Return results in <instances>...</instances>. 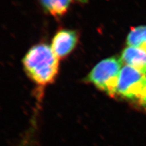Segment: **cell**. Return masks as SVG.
<instances>
[{"instance_id": "7", "label": "cell", "mask_w": 146, "mask_h": 146, "mask_svg": "<svg viewBox=\"0 0 146 146\" xmlns=\"http://www.w3.org/2000/svg\"><path fill=\"white\" fill-rule=\"evenodd\" d=\"M128 46L141 47L146 50V26L135 27L127 37Z\"/></svg>"}, {"instance_id": "5", "label": "cell", "mask_w": 146, "mask_h": 146, "mask_svg": "<svg viewBox=\"0 0 146 146\" xmlns=\"http://www.w3.org/2000/svg\"><path fill=\"white\" fill-rule=\"evenodd\" d=\"M120 60L126 66L132 67L146 74V50L128 46L122 52Z\"/></svg>"}, {"instance_id": "4", "label": "cell", "mask_w": 146, "mask_h": 146, "mask_svg": "<svg viewBox=\"0 0 146 146\" xmlns=\"http://www.w3.org/2000/svg\"><path fill=\"white\" fill-rule=\"evenodd\" d=\"M78 36L75 31L61 29L58 31L52 39V49L59 60L68 56L75 49Z\"/></svg>"}, {"instance_id": "2", "label": "cell", "mask_w": 146, "mask_h": 146, "mask_svg": "<svg viewBox=\"0 0 146 146\" xmlns=\"http://www.w3.org/2000/svg\"><path fill=\"white\" fill-rule=\"evenodd\" d=\"M123 64L120 58L115 56L102 60L89 73L87 81L109 96H116L118 82Z\"/></svg>"}, {"instance_id": "8", "label": "cell", "mask_w": 146, "mask_h": 146, "mask_svg": "<svg viewBox=\"0 0 146 146\" xmlns=\"http://www.w3.org/2000/svg\"><path fill=\"white\" fill-rule=\"evenodd\" d=\"M138 102L140 104L141 106H143L146 110V85L139 100H138Z\"/></svg>"}, {"instance_id": "1", "label": "cell", "mask_w": 146, "mask_h": 146, "mask_svg": "<svg viewBox=\"0 0 146 146\" xmlns=\"http://www.w3.org/2000/svg\"><path fill=\"white\" fill-rule=\"evenodd\" d=\"M59 59L51 45L40 43L33 46L25 54L23 64L33 81L45 86L53 83L59 71Z\"/></svg>"}, {"instance_id": "6", "label": "cell", "mask_w": 146, "mask_h": 146, "mask_svg": "<svg viewBox=\"0 0 146 146\" xmlns=\"http://www.w3.org/2000/svg\"><path fill=\"white\" fill-rule=\"evenodd\" d=\"M86 0H39L43 10L54 17H61L66 14L75 3H83Z\"/></svg>"}, {"instance_id": "3", "label": "cell", "mask_w": 146, "mask_h": 146, "mask_svg": "<svg viewBox=\"0 0 146 146\" xmlns=\"http://www.w3.org/2000/svg\"><path fill=\"white\" fill-rule=\"evenodd\" d=\"M145 85V74L125 65L123 66L120 72L116 89V96L138 102Z\"/></svg>"}]
</instances>
